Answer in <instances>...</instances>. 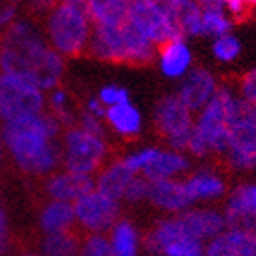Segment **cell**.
<instances>
[{
	"mask_svg": "<svg viewBox=\"0 0 256 256\" xmlns=\"http://www.w3.org/2000/svg\"><path fill=\"white\" fill-rule=\"evenodd\" d=\"M66 57L52 48L44 28L32 18H16L0 35V72L22 75L50 92L60 86Z\"/></svg>",
	"mask_w": 256,
	"mask_h": 256,
	"instance_id": "6da1fadb",
	"label": "cell"
},
{
	"mask_svg": "<svg viewBox=\"0 0 256 256\" xmlns=\"http://www.w3.org/2000/svg\"><path fill=\"white\" fill-rule=\"evenodd\" d=\"M64 128L50 110L2 123L4 146L22 174L46 178L60 166Z\"/></svg>",
	"mask_w": 256,
	"mask_h": 256,
	"instance_id": "7a4b0ae2",
	"label": "cell"
},
{
	"mask_svg": "<svg viewBox=\"0 0 256 256\" xmlns=\"http://www.w3.org/2000/svg\"><path fill=\"white\" fill-rule=\"evenodd\" d=\"M246 108L238 90L220 84L218 92L194 118V130L187 154L192 160L224 158L229 146L230 126Z\"/></svg>",
	"mask_w": 256,
	"mask_h": 256,
	"instance_id": "3957f363",
	"label": "cell"
},
{
	"mask_svg": "<svg viewBox=\"0 0 256 256\" xmlns=\"http://www.w3.org/2000/svg\"><path fill=\"white\" fill-rule=\"evenodd\" d=\"M44 33L52 48L62 57L74 59L88 52L94 33L84 0H57L48 15L44 16Z\"/></svg>",
	"mask_w": 256,
	"mask_h": 256,
	"instance_id": "277c9868",
	"label": "cell"
},
{
	"mask_svg": "<svg viewBox=\"0 0 256 256\" xmlns=\"http://www.w3.org/2000/svg\"><path fill=\"white\" fill-rule=\"evenodd\" d=\"M86 54L101 62L146 66L156 60L158 46L128 22H121L114 26H94Z\"/></svg>",
	"mask_w": 256,
	"mask_h": 256,
	"instance_id": "5b68a950",
	"label": "cell"
},
{
	"mask_svg": "<svg viewBox=\"0 0 256 256\" xmlns=\"http://www.w3.org/2000/svg\"><path fill=\"white\" fill-rule=\"evenodd\" d=\"M110 156L108 136L88 132L79 124L64 128L60 139V166L75 174L96 176Z\"/></svg>",
	"mask_w": 256,
	"mask_h": 256,
	"instance_id": "8992f818",
	"label": "cell"
},
{
	"mask_svg": "<svg viewBox=\"0 0 256 256\" xmlns=\"http://www.w3.org/2000/svg\"><path fill=\"white\" fill-rule=\"evenodd\" d=\"M124 163L148 182L185 178L192 170V158L187 152L170 146L146 144L123 156Z\"/></svg>",
	"mask_w": 256,
	"mask_h": 256,
	"instance_id": "52a82bcc",
	"label": "cell"
},
{
	"mask_svg": "<svg viewBox=\"0 0 256 256\" xmlns=\"http://www.w3.org/2000/svg\"><path fill=\"white\" fill-rule=\"evenodd\" d=\"M48 110V92L16 74L0 72V123Z\"/></svg>",
	"mask_w": 256,
	"mask_h": 256,
	"instance_id": "ba28073f",
	"label": "cell"
},
{
	"mask_svg": "<svg viewBox=\"0 0 256 256\" xmlns=\"http://www.w3.org/2000/svg\"><path fill=\"white\" fill-rule=\"evenodd\" d=\"M126 22L156 46L183 37L176 16L163 0H128Z\"/></svg>",
	"mask_w": 256,
	"mask_h": 256,
	"instance_id": "9c48e42d",
	"label": "cell"
},
{
	"mask_svg": "<svg viewBox=\"0 0 256 256\" xmlns=\"http://www.w3.org/2000/svg\"><path fill=\"white\" fill-rule=\"evenodd\" d=\"M196 114L178 97V94L163 96L154 106V126L165 139L166 146L187 152L194 130Z\"/></svg>",
	"mask_w": 256,
	"mask_h": 256,
	"instance_id": "30bf717a",
	"label": "cell"
},
{
	"mask_svg": "<svg viewBox=\"0 0 256 256\" xmlns=\"http://www.w3.org/2000/svg\"><path fill=\"white\" fill-rule=\"evenodd\" d=\"M77 229L88 232H108L121 218V202L99 188L84 192L74 202Z\"/></svg>",
	"mask_w": 256,
	"mask_h": 256,
	"instance_id": "8fae6325",
	"label": "cell"
},
{
	"mask_svg": "<svg viewBox=\"0 0 256 256\" xmlns=\"http://www.w3.org/2000/svg\"><path fill=\"white\" fill-rule=\"evenodd\" d=\"M222 160L236 174L256 172V119L249 102L230 126L229 146Z\"/></svg>",
	"mask_w": 256,
	"mask_h": 256,
	"instance_id": "7c38bea8",
	"label": "cell"
},
{
	"mask_svg": "<svg viewBox=\"0 0 256 256\" xmlns=\"http://www.w3.org/2000/svg\"><path fill=\"white\" fill-rule=\"evenodd\" d=\"M183 185L192 205H210L222 202L229 192L225 176L212 166H202L198 170H190L183 178Z\"/></svg>",
	"mask_w": 256,
	"mask_h": 256,
	"instance_id": "4fadbf2b",
	"label": "cell"
},
{
	"mask_svg": "<svg viewBox=\"0 0 256 256\" xmlns=\"http://www.w3.org/2000/svg\"><path fill=\"white\" fill-rule=\"evenodd\" d=\"M178 218L185 236L198 238L205 244L227 227L224 210H218L210 205H192L183 212H178Z\"/></svg>",
	"mask_w": 256,
	"mask_h": 256,
	"instance_id": "5bb4252c",
	"label": "cell"
},
{
	"mask_svg": "<svg viewBox=\"0 0 256 256\" xmlns=\"http://www.w3.org/2000/svg\"><path fill=\"white\" fill-rule=\"evenodd\" d=\"M227 225L256 230V182H242L225 196Z\"/></svg>",
	"mask_w": 256,
	"mask_h": 256,
	"instance_id": "9a60e30c",
	"label": "cell"
},
{
	"mask_svg": "<svg viewBox=\"0 0 256 256\" xmlns=\"http://www.w3.org/2000/svg\"><path fill=\"white\" fill-rule=\"evenodd\" d=\"M156 64L168 80H182L194 68V52L187 37H176L158 46Z\"/></svg>",
	"mask_w": 256,
	"mask_h": 256,
	"instance_id": "2e32d148",
	"label": "cell"
},
{
	"mask_svg": "<svg viewBox=\"0 0 256 256\" xmlns=\"http://www.w3.org/2000/svg\"><path fill=\"white\" fill-rule=\"evenodd\" d=\"M220 88V80L214 72L208 68H192L182 80L178 88V97L182 99L192 112L198 114Z\"/></svg>",
	"mask_w": 256,
	"mask_h": 256,
	"instance_id": "e0dca14e",
	"label": "cell"
},
{
	"mask_svg": "<svg viewBox=\"0 0 256 256\" xmlns=\"http://www.w3.org/2000/svg\"><path fill=\"white\" fill-rule=\"evenodd\" d=\"M207 256H256V230L227 225L205 244Z\"/></svg>",
	"mask_w": 256,
	"mask_h": 256,
	"instance_id": "ac0fdd59",
	"label": "cell"
},
{
	"mask_svg": "<svg viewBox=\"0 0 256 256\" xmlns=\"http://www.w3.org/2000/svg\"><path fill=\"white\" fill-rule=\"evenodd\" d=\"M146 202L163 214H178L192 207V202L188 200L183 185V178L150 182Z\"/></svg>",
	"mask_w": 256,
	"mask_h": 256,
	"instance_id": "d6986e66",
	"label": "cell"
},
{
	"mask_svg": "<svg viewBox=\"0 0 256 256\" xmlns=\"http://www.w3.org/2000/svg\"><path fill=\"white\" fill-rule=\"evenodd\" d=\"M94 187H96V176L75 174L66 168H62L60 172H52L44 182V192L50 200H62L72 203Z\"/></svg>",
	"mask_w": 256,
	"mask_h": 256,
	"instance_id": "ffe728a7",
	"label": "cell"
},
{
	"mask_svg": "<svg viewBox=\"0 0 256 256\" xmlns=\"http://www.w3.org/2000/svg\"><path fill=\"white\" fill-rule=\"evenodd\" d=\"M104 123L108 126V132L116 134L121 139H138L144 130V118L141 110L130 101L119 102L114 106L106 108Z\"/></svg>",
	"mask_w": 256,
	"mask_h": 256,
	"instance_id": "44dd1931",
	"label": "cell"
},
{
	"mask_svg": "<svg viewBox=\"0 0 256 256\" xmlns=\"http://www.w3.org/2000/svg\"><path fill=\"white\" fill-rule=\"evenodd\" d=\"M136 176L138 174L124 163L123 158L106 161L101 170L96 174V188H99L104 194L116 198L123 203L124 190H126L128 183L132 182Z\"/></svg>",
	"mask_w": 256,
	"mask_h": 256,
	"instance_id": "7402d4cb",
	"label": "cell"
},
{
	"mask_svg": "<svg viewBox=\"0 0 256 256\" xmlns=\"http://www.w3.org/2000/svg\"><path fill=\"white\" fill-rule=\"evenodd\" d=\"M77 227L75 222V210L72 202L62 200H50L44 203L40 212H38V229L42 234L52 232H64V230H74Z\"/></svg>",
	"mask_w": 256,
	"mask_h": 256,
	"instance_id": "603a6c76",
	"label": "cell"
},
{
	"mask_svg": "<svg viewBox=\"0 0 256 256\" xmlns=\"http://www.w3.org/2000/svg\"><path fill=\"white\" fill-rule=\"evenodd\" d=\"M170 13L176 16L182 35L187 38L203 37L202 4L200 0H163Z\"/></svg>",
	"mask_w": 256,
	"mask_h": 256,
	"instance_id": "cb8c5ba5",
	"label": "cell"
},
{
	"mask_svg": "<svg viewBox=\"0 0 256 256\" xmlns=\"http://www.w3.org/2000/svg\"><path fill=\"white\" fill-rule=\"evenodd\" d=\"M114 256H138L143 249V238L132 220L119 218L108 230Z\"/></svg>",
	"mask_w": 256,
	"mask_h": 256,
	"instance_id": "d4e9b609",
	"label": "cell"
},
{
	"mask_svg": "<svg viewBox=\"0 0 256 256\" xmlns=\"http://www.w3.org/2000/svg\"><path fill=\"white\" fill-rule=\"evenodd\" d=\"M202 4L203 37L214 38L234 30V16L230 15L227 6L220 0H200Z\"/></svg>",
	"mask_w": 256,
	"mask_h": 256,
	"instance_id": "484cf974",
	"label": "cell"
},
{
	"mask_svg": "<svg viewBox=\"0 0 256 256\" xmlns=\"http://www.w3.org/2000/svg\"><path fill=\"white\" fill-rule=\"evenodd\" d=\"M94 26H114L126 22L128 0H84Z\"/></svg>",
	"mask_w": 256,
	"mask_h": 256,
	"instance_id": "4316f807",
	"label": "cell"
},
{
	"mask_svg": "<svg viewBox=\"0 0 256 256\" xmlns=\"http://www.w3.org/2000/svg\"><path fill=\"white\" fill-rule=\"evenodd\" d=\"M38 251L44 256H75L80 252V238L75 229L44 234Z\"/></svg>",
	"mask_w": 256,
	"mask_h": 256,
	"instance_id": "83f0119b",
	"label": "cell"
},
{
	"mask_svg": "<svg viewBox=\"0 0 256 256\" xmlns=\"http://www.w3.org/2000/svg\"><path fill=\"white\" fill-rule=\"evenodd\" d=\"M48 110L59 119V123L62 124V128H70L74 126V124H77L79 114L75 112V108L72 106V97H70V94L64 88H60V86L48 92Z\"/></svg>",
	"mask_w": 256,
	"mask_h": 256,
	"instance_id": "f1b7e54d",
	"label": "cell"
},
{
	"mask_svg": "<svg viewBox=\"0 0 256 256\" xmlns=\"http://www.w3.org/2000/svg\"><path fill=\"white\" fill-rule=\"evenodd\" d=\"M210 54L220 64H232L242 55V42L234 33L214 37L210 42Z\"/></svg>",
	"mask_w": 256,
	"mask_h": 256,
	"instance_id": "f546056e",
	"label": "cell"
},
{
	"mask_svg": "<svg viewBox=\"0 0 256 256\" xmlns=\"http://www.w3.org/2000/svg\"><path fill=\"white\" fill-rule=\"evenodd\" d=\"M80 254L84 256H114L108 232H88L80 240Z\"/></svg>",
	"mask_w": 256,
	"mask_h": 256,
	"instance_id": "4dcf8cb0",
	"label": "cell"
},
{
	"mask_svg": "<svg viewBox=\"0 0 256 256\" xmlns=\"http://www.w3.org/2000/svg\"><path fill=\"white\" fill-rule=\"evenodd\" d=\"M205 254V242L198 240V238H178L166 247L161 256H203Z\"/></svg>",
	"mask_w": 256,
	"mask_h": 256,
	"instance_id": "1f68e13d",
	"label": "cell"
},
{
	"mask_svg": "<svg viewBox=\"0 0 256 256\" xmlns=\"http://www.w3.org/2000/svg\"><path fill=\"white\" fill-rule=\"evenodd\" d=\"M148 185H150L148 180L143 178L141 174H138L132 182L128 183V187H126V190H124V196H123V203L139 205V203L146 202V196H148Z\"/></svg>",
	"mask_w": 256,
	"mask_h": 256,
	"instance_id": "d6a6232c",
	"label": "cell"
},
{
	"mask_svg": "<svg viewBox=\"0 0 256 256\" xmlns=\"http://www.w3.org/2000/svg\"><path fill=\"white\" fill-rule=\"evenodd\" d=\"M97 97H99L102 104L108 108V106H114V104H119V102L130 101V92H128V88H124V86L106 84L99 90Z\"/></svg>",
	"mask_w": 256,
	"mask_h": 256,
	"instance_id": "836d02e7",
	"label": "cell"
},
{
	"mask_svg": "<svg viewBox=\"0 0 256 256\" xmlns=\"http://www.w3.org/2000/svg\"><path fill=\"white\" fill-rule=\"evenodd\" d=\"M236 90L240 94V97L249 104H256V68L249 70L247 74H244L238 80Z\"/></svg>",
	"mask_w": 256,
	"mask_h": 256,
	"instance_id": "e575fe53",
	"label": "cell"
},
{
	"mask_svg": "<svg viewBox=\"0 0 256 256\" xmlns=\"http://www.w3.org/2000/svg\"><path fill=\"white\" fill-rule=\"evenodd\" d=\"M77 124L82 126L84 130H88V132L99 134V136H108V126H106V123H104V119L97 118V116L86 112V110H82V112L79 114Z\"/></svg>",
	"mask_w": 256,
	"mask_h": 256,
	"instance_id": "d590c367",
	"label": "cell"
},
{
	"mask_svg": "<svg viewBox=\"0 0 256 256\" xmlns=\"http://www.w3.org/2000/svg\"><path fill=\"white\" fill-rule=\"evenodd\" d=\"M11 249V230H10V214L6 210V205L0 200V254Z\"/></svg>",
	"mask_w": 256,
	"mask_h": 256,
	"instance_id": "8d00e7d4",
	"label": "cell"
},
{
	"mask_svg": "<svg viewBox=\"0 0 256 256\" xmlns=\"http://www.w3.org/2000/svg\"><path fill=\"white\" fill-rule=\"evenodd\" d=\"M16 18H18V11H16V6L13 2L0 6V32L10 28Z\"/></svg>",
	"mask_w": 256,
	"mask_h": 256,
	"instance_id": "74e56055",
	"label": "cell"
},
{
	"mask_svg": "<svg viewBox=\"0 0 256 256\" xmlns=\"http://www.w3.org/2000/svg\"><path fill=\"white\" fill-rule=\"evenodd\" d=\"M55 4H57V0H30V10L38 16H46Z\"/></svg>",
	"mask_w": 256,
	"mask_h": 256,
	"instance_id": "f35d334b",
	"label": "cell"
},
{
	"mask_svg": "<svg viewBox=\"0 0 256 256\" xmlns=\"http://www.w3.org/2000/svg\"><path fill=\"white\" fill-rule=\"evenodd\" d=\"M84 110L86 112H90L94 114V116H97V118H101L104 119V114H106V106L101 102V99L99 97H90L88 101L84 102Z\"/></svg>",
	"mask_w": 256,
	"mask_h": 256,
	"instance_id": "ab89813d",
	"label": "cell"
},
{
	"mask_svg": "<svg viewBox=\"0 0 256 256\" xmlns=\"http://www.w3.org/2000/svg\"><path fill=\"white\" fill-rule=\"evenodd\" d=\"M6 146H4V136H2V123H0V161L4 158Z\"/></svg>",
	"mask_w": 256,
	"mask_h": 256,
	"instance_id": "60d3db41",
	"label": "cell"
},
{
	"mask_svg": "<svg viewBox=\"0 0 256 256\" xmlns=\"http://www.w3.org/2000/svg\"><path fill=\"white\" fill-rule=\"evenodd\" d=\"M251 112H252V116H254V119H256V104H251Z\"/></svg>",
	"mask_w": 256,
	"mask_h": 256,
	"instance_id": "b9f144b4",
	"label": "cell"
},
{
	"mask_svg": "<svg viewBox=\"0 0 256 256\" xmlns=\"http://www.w3.org/2000/svg\"><path fill=\"white\" fill-rule=\"evenodd\" d=\"M247 4L252 6V8H256V0H247Z\"/></svg>",
	"mask_w": 256,
	"mask_h": 256,
	"instance_id": "7bdbcfd3",
	"label": "cell"
},
{
	"mask_svg": "<svg viewBox=\"0 0 256 256\" xmlns=\"http://www.w3.org/2000/svg\"><path fill=\"white\" fill-rule=\"evenodd\" d=\"M10 2H13V4H20V2H24V0H10Z\"/></svg>",
	"mask_w": 256,
	"mask_h": 256,
	"instance_id": "ee69618b",
	"label": "cell"
}]
</instances>
